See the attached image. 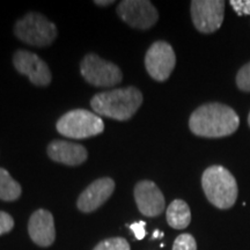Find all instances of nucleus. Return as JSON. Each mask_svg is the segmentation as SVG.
Returning a JSON list of instances; mask_svg holds the SVG:
<instances>
[{
  "label": "nucleus",
  "instance_id": "f257e3e1",
  "mask_svg": "<svg viewBox=\"0 0 250 250\" xmlns=\"http://www.w3.org/2000/svg\"><path fill=\"white\" fill-rule=\"evenodd\" d=\"M240 118L232 108L221 103H208L197 108L189 120V127L196 136L221 138L235 132Z\"/></svg>",
  "mask_w": 250,
  "mask_h": 250
},
{
  "label": "nucleus",
  "instance_id": "f03ea898",
  "mask_svg": "<svg viewBox=\"0 0 250 250\" xmlns=\"http://www.w3.org/2000/svg\"><path fill=\"white\" fill-rule=\"evenodd\" d=\"M142 103V92L136 87H126L96 94L93 96L90 105L100 116L127 121L138 111Z\"/></svg>",
  "mask_w": 250,
  "mask_h": 250
},
{
  "label": "nucleus",
  "instance_id": "7ed1b4c3",
  "mask_svg": "<svg viewBox=\"0 0 250 250\" xmlns=\"http://www.w3.org/2000/svg\"><path fill=\"white\" fill-rule=\"evenodd\" d=\"M202 187L206 198L215 208L226 210L237 199L235 177L223 166H211L203 173Z\"/></svg>",
  "mask_w": 250,
  "mask_h": 250
},
{
  "label": "nucleus",
  "instance_id": "20e7f679",
  "mask_svg": "<svg viewBox=\"0 0 250 250\" xmlns=\"http://www.w3.org/2000/svg\"><path fill=\"white\" fill-rule=\"evenodd\" d=\"M57 131L72 139H86L98 136L104 130V123L99 115L85 109L66 112L57 122Z\"/></svg>",
  "mask_w": 250,
  "mask_h": 250
},
{
  "label": "nucleus",
  "instance_id": "39448f33",
  "mask_svg": "<svg viewBox=\"0 0 250 250\" xmlns=\"http://www.w3.org/2000/svg\"><path fill=\"white\" fill-rule=\"evenodd\" d=\"M14 33L19 40L34 46H48L57 37L55 23L39 13H28L15 23Z\"/></svg>",
  "mask_w": 250,
  "mask_h": 250
},
{
  "label": "nucleus",
  "instance_id": "423d86ee",
  "mask_svg": "<svg viewBox=\"0 0 250 250\" xmlns=\"http://www.w3.org/2000/svg\"><path fill=\"white\" fill-rule=\"evenodd\" d=\"M80 72L87 83L96 87L116 86L123 79L117 65L104 61L95 54L85 56L80 65Z\"/></svg>",
  "mask_w": 250,
  "mask_h": 250
},
{
  "label": "nucleus",
  "instance_id": "0eeeda50",
  "mask_svg": "<svg viewBox=\"0 0 250 250\" xmlns=\"http://www.w3.org/2000/svg\"><path fill=\"white\" fill-rule=\"evenodd\" d=\"M176 64V56L169 43L158 41L149 46L145 56V66L148 74L156 81H166Z\"/></svg>",
  "mask_w": 250,
  "mask_h": 250
},
{
  "label": "nucleus",
  "instance_id": "6e6552de",
  "mask_svg": "<svg viewBox=\"0 0 250 250\" xmlns=\"http://www.w3.org/2000/svg\"><path fill=\"white\" fill-rule=\"evenodd\" d=\"M117 14L125 23L142 30L149 29L159 19L154 5L147 0H123L118 5Z\"/></svg>",
  "mask_w": 250,
  "mask_h": 250
},
{
  "label": "nucleus",
  "instance_id": "1a4fd4ad",
  "mask_svg": "<svg viewBox=\"0 0 250 250\" xmlns=\"http://www.w3.org/2000/svg\"><path fill=\"white\" fill-rule=\"evenodd\" d=\"M225 15L223 0H193L191 18L196 29L201 33H214L221 27Z\"/></svg>",
  "mask_w": 250,
  "mask_h": 250
},
{
  "label": "nucleus",
  "instance_id": "9d476101",
  "mask_svg": "<svg viewBox=\"0 0 250 250\" xmlns=\"http://www.w3.org/2000/svg\"><path fill=\"white\" fill-rule=\"evenodd\" d=\"M13 65L19 73L29 78L35 86L45 87L51 83V72L46 62L27 50H18L13 56Z\"/></svg>",
  "mask_w": 250,
  "mask_h": 250
},
{
  "label": "nucleus",
  "instance_id": "9b49d317",
  "mask_svg": "<svg viewBox=\"0 0 250 250\" xmlns=\"http://www.w3.org/2000/svg\"><path fill=\"white\" fill-rule=\"evenodd\" d=\"M134 199L140 213L146 217H158L165 210V197L152 181H140L136 184Z\"/></svg>",
  "mask_w": 250,
  "mask_h": 250
},
{
  "label": "nucleus",
  "instance_id": "f8f14e48",
  "mask_svg": "<svg viewBox=\"0 0 250 250\" xmlns=\"http://www.w3.org/2000/svg\"><path fill=\"white\" fill-rule=\"evenodd\" d=\"M115 190V182L109 177H102L94 181L83 190L78 198V208L83 213L98 210L100 206L108 201Z\"/></svg>",
  "mask_w": 250,
  "mask_h": 250
},
{
  "label": "nucleus",
  "instance_id": "ddd939ff",
  "mask_svg": "<svg viewBox=\"0 0 250 250\" xmlns=\"http://www.w3.org/2000/svg\"><path fill=\"white\" fill-rule=\"evenodd\" d=\"M30 239L40 247H49L55 242L56 230L54 217L49 211L37 210L31 214L28 223Z\"/></svg>",
  "mask_w": 250,
  "mask_h": 250
},
{
  "label": "nucleus",
  "instance_id": "4468645a",
  "mask_svg": "<svg viewBox=\"0 0 250 250\" xmlns=\"http://www.w3.org/2000/svg\"><path fill=\"white\" fill-rule=\"evenodd\" d=\"M51 160L67 166H79L87 160V149L83 145L64 140H54L48 146Z\"/></svg>",
  "mask_w": 250,
  "mask_h": 250
},
{
  "label": "nucleus",
  "instance_id": "2eb2a0df",
  "mask_svg": "<svg viewBox=\"0 0 250 250\" xmlns=\"http://www.w3.org/2000/svg\"><path fill=\"white\" fill-rule=\"evenodd\" d=\"M191 221L189 205L182 199H175L167 208V223L175 229H184Z\"/></svg>",
  "mask_w": 250,
  "mask_h": 250
},
{
  "label": "nucleus",
  "instance_id": "dca6fc26",
  "mask_svg": "<svg viewBox=\"0 0 250 250\" xmlns=\"http://www.w3.org/2000/svg\"><path fill=\"white\" fill-rule=\"evenodd\" d=\"M21 186L4 168H0V199L5 202L17 201L21 196Z\"/></svg>",
  "mask_w": 250,
  "mask_h": 250
},
{
  "label": "nucleus",
  "instance_id": "f3484780",
  "mask_svg": "<svg viewBox=\"0 0 250 250\" xmlns=\"http://www.w3.org/2000/svg\"><path fill=\"white\" fill-rule=\"evenodd\" d=\"M94 250H130V245L123 237H111L100 242Z\"/></svg>",
  "mask_w": 250,
  "mask_h": 250
},
{
  "label": "nucleus",
  "instance_id": "a211bd4d",
  "mask_svg": "<svg viewBox=\"0 0 250 250\" xmlns=\"http://www.w3.org/2000/svg\"><path fill=\"white\" fill-rule=\"evenodd\" d=\"M173 250H197L195 237L190 234H181L175 240Z\"/></svg>",
  "mask_w": 250,
  "mask_h": 250
},
{
  "label": "nucleus",
  "instance_id": "6ab92c4d",
  "mask_svg": "<svg viewBox=\"0 0 250 250\" xmlns=\"http://www.w3.org/2000/svg\"><path fill=\"white\" fill-rule=\"evenodd\" d=\"M236 85L243 92H250V62L237 72Z\"/></svg>",
  "mask_w": 250,
  "mask_h": 250
},
{
  "label": "nucleus",
  "instance_id": "aec40b11",
  "mask_svg": "<svg viewBox=\"0 0 250 250\" xmlns=\"http://www.w3.org/2000/svg\"><path fill=\"white\" fill-rule=\"evenodd\" d=\"M14 227V220L7 212L0 211V235L11 232Z\"/></svg>",
  "mask_w": 250,
  "mask_h": 250
},
{
  "label": "nucleus",
  "instance_id": "412c9836",
  "mask_svg": "<svg viewBox=\"0 0 250 250\" xmlns=\"http://www.w3.org/2000/svg\"><path fill=\"white\" fill-rule=\"evenodd\" d=\"M230 5L239 15H250V0H230Z\"/></svg>",
  "mask_w": 250,
  "mask_h": 250
},
{
  "label": "nucleus",
  "instance_id": "4be33fe9",
  "mask_svg": "<svg viewBox=\"0 0 250 250\" xmlns=\"http://www.w3.org/2000/svg\"><path fill=\"white\" fill-rule=\"evenodd\" d=\"M146 223L145 221H138L130 225V229L132 230L137 240H143L146 236Z\"/></svg>",
  "mask_w": 250,
  "mask_h": 250
},
{
  "label": "nucleus",
  "instance_id": "5701e85b",
  "mask_svg": "<svg viewBox=\"0 0 250 250\" xmlns=\"http://www.w3.org/2000/svg\"><path fill=\"white\" fill-rule=\"evenodd\" d=\"M114 0H96L95 4L99 5V6H109V5H112L114 4Z\"/></svg>",
  "mask_w": 250,
  "mask_h": 250
},
{
  "label": "nucleus",
  "instance_id": "b1692460",
  "mask_svg": "<svg viewBox=\"0 0 250 250\" xmlns=\"http://www.w3.org/2000/svg\"><path fill=\"white\" fill-rule=\"evenodd\" d=\"M164 236V233L159 232V230H155L154 233H153V239H158V237H162Z\"/></svg>",
  "mask_w": 250,
  "mask_h": 250
},
{
  "label": "nucleus",
  "instance_id": "393cba45",
  "mask_svg": "<svg viewBox=\"0 0 250 250\" xmlns=\"http://www.w3.org/2000/svg\"><path fill=\"white\" fill-rule=\"evenodd\" d=\"M248 124H249V126H250V112H249V116H248Z\"/></svg>",
  "mask_w": 250,
  "mask_h": 250
}]
</instances>
